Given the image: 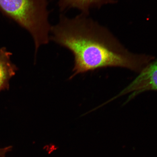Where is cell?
Segmentation results:
<instances>
[{
  "instance_id": "cell-1",
  "label": "cell",
  "mask_w": 157,
  "mask_h": 157,
  "mask_svg": "<svg viewBox=\"0 0 157 157\" xmlns=\"http://www.w3.org/2000/svg\"><path fill=\"white\" fill-rule=\"evenodd\" d=\"M85 14L70 18L60 15L58 23L52 26L51 39L74 55V74L85 73L108 66L121 67L123 56L111 52L98 40L93 26Z\"/></svg>"
},
{
  "instance_id": "cell-2",
  "label": "cell",
  "mask_w": 157,
  "mask_h": 157,
  "mask_svg": "<svg viewBox=\"0 0 157 157\" xmlns=\"http://www.w3.org/2000/svg\"><path fill=\"white\" fill-rule=\"evenodd\" d=\"M48 5L47 0H0V11L30 33L36 54L50 40Z\"/></svg>"
},
{
  "instance_id": "cell-3",
  "label": "cell",
  "mask_w": 157,
  "mask_h": 157,
  "mask_svg": "<svg viewBox=\"0 0 157 157\" xmlns=\"http://www.w3.org/2000/svg\"><path fill=\"white\" fill-rule=\"evenodd\" d=\"M11 55L5 48H0V92L9 90V80L17 70L11 61Z\"/></svg>"
},
{
  "instance_id": "cell-4",
  "label": "cell",
  "mask_w": 157,
  "mask_h": 157,
  "mask_svg": "<svg viewBox=\"0 0 157 157\" xmlns=\"http://www.w3.org/2000/svg\"><path fill=\"white\" fill-rule=\"evenodd\" d=\"M100 0H59V6L61 10L76 8L82 11V13H87L88 10Z\"/></svg>"
},
{
  "instance_id": "cell-5",
  "label": "cell",
  "mask_w": 157,
  "mask_h": 157,
  "mask_svg": "<svg viewBox=\"0 0 157 157\" xmlns=\"http://www.w3.org/2000/svg\"><path fill=\"white\" fill-rule=\"evenodd\" d=\"M13 147L9 146L3 148H0V157H5L7 152L11 151L12 150Z\"/></svg>"
}]
</instances>
